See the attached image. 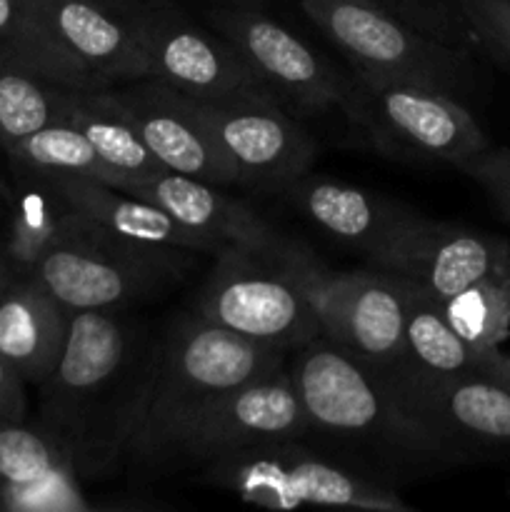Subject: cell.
I'll return each instance as SVG.
<instances>
[{
	"instance_id": "obj_7",
	"label": "cell",
	"mask_w": 510,
	"mask_h": 512,
	"mask_svg": "<svg viewBox=\"0 0 510 512\" xmlns=\"http://www.w3.org/2000/svg\"><path fill=\"white\" fill-rule=\"evenodd\" d=\"M375 370L395 408L450 468L510 455L508 388L480 373L410 378L385 368Z\"/></svg>"
},
{
	"instance_id": "obj_30",
	"label": "cell",
	"mask_w": 510,
	"mask_h": 512,
	"mask_svg": "<svg viewBox=\"0 0 510 512\" xmlns=\"http://www.w3.org/2000/svg\"><path fill=\"white\" fill-rule=\"evenodd\" d=\"M418 33L475 53V40L458 0H370Z\"/></svg>"
},
{
	"instance_id": "obj_12",
	"label": "cell",
	"mask_w": 510,
	"mask_h": 512,
	"mask_svg": "<svg viewBox=\"0 0 510 512\" xmlns=\"http://www.w3.org/2000/svg\"><path fill=\"white\" fill-rule=\"evenodd\" d=\"M303 288L320 325V338L358 355L375 368L403 355L408 285L383 270L333 273L318 260L288 270Z\"/></svg>"
},
{
	"instance_id": "obj_31",
	"label": "cell",
	"mask_w": 510,
	"mask_h": 512,
	"mask_svg": "<svg viewBox=\"0 0 510 512\" xmlns=\"http://www.w3.org/2000/svg\"><path fill=\"white\" fill-rule=\"evenodd\" d=\"M475 48L510 70V0H458Z\"/></svg>"
},
{
	"instance_id": "obj_26",
	"label": "cell",
	"mask_w": 510,
	"mask_h": 512,
	"mask_svg": "<svg viewBox=\"0 0 510 512\" xmlns=\"http://www.w3.org/2000/svg\"><path fill=\"white\" fill-rule=\"evenodd\" d=\"M78 88L0 58V153L35 130L65 123Z\"/></svg>"
},
{
	"instance_id": "obj_10",
	"label": "cell",
	"mask_w": 510,
	"mask_h": 512,
	"mask_svg": "<svg viewBox=\"0 0 510 512\" xmlns=\"http://www.w3.org/2000/svg\"><path fill=\"white\" fill-rule=\"evenodd\" d=\"M345 118L385 153L453 168L490 145L463 100L420 85L355 78Z\"/></svg>"
},
{
	"instance_id": "obj_22",
	"label": "cell",
	"mask_w": 510,
	"mask_h": 512,
	"mask_svg": "<svg viewBox=\"0 0 510 512\" xmlns=\"http://www.w3.org/2000/svg\"><path fill=\"white\" fill-rule=\"evenodd\" d=\"M53 180L80 215L110 233L140 240V243L193 250V253H220L213 240L193 233L148 200L135 198L125 190L98 183L93 178H80V175H55Z\"/></svg>"
},
{
	"instance_id": "obj_17",
	"label": "cell",
	"mask_w": 510,
	"mask_h": 512,
	"mask_svg": "<svg viewBox=\"0 0 510 512\" xmlns=\"http://www.w3.org/2000/svg\"><path fill=\"white\" fill-rule=\"evenodd\" d=\"M368 263L443 303L485 275L510 268V243L498 235L423 218L398 243L370 255Z\"/></svg>"
},
{
	"instance_id": "obj_16",
	"label": "cell",
	"mask_w": 510,
	"mask_h": 512,
	"mask_svg": "<svg viewBox=\"0 0 510 512\" xmlns=\"http://www.w3.org/2000/svg\"><path fill=\"white\" fill-rule=\"evenodd\" d=\"M110 93L165 170L213 185H240L190 95L153 78L113 85Z\"/></svg>"
},
{
	"instance_id": "obj_18",
	"label": "cell",
	"mask_w": 510,
	"mask_h": 512,
	"mask_svg": "<svg viewBox=\"0 0 510 512\" xmlns=\"http://www.w3.org/2000/svg\"><path fill=\"white\" fill-rule=\"evenodd\" d=\"M68 450L38 423L0 418V512H93Z\"/></svg>"
},
{
	"instance_id": "obj_23",
	"label": "cell",
	"mask_w": 510,
	"mask_h": 512,
	"mask_svg": "<svg viewBox=\"0 0 510 512\" xmlns=\"http://www.w3.org/2000/svg\"><path fill=\"white\" fill-rule=\"evenodd\" d=\"M13 190L3 253L18 273H28L45 253L75 238L90 220L73 208L53 178L13 175Z\"/></svg>"
},
{
	"instance_id": "obj_5",
	"label": "cell",
	"mask_w": 510,
	"mask_h": 512,
	"mask_svg": "<svg viewBox=\"0 0 510 512\" xmlns=\"http://www.w3.org/2000/svg\"><path fill=\"white\" fill-rule=\"evenodd\" d=\"M195 253L140 243L90 220L28 270L70 313L130 310L160 298L193 270Z\"/></svg>"
},
{
	"instance_id": "obj_15",
	"label": "cell",
	"mask_w": 510,
	"mask_h": 512,
	"mask_svg": "<svg viewBox=\"0 0 510 512\" xmlns=\"http://www.w3.org/2000/svg\"><path fill=\"white\" fill-rule=\"evenodd\" d=\"M305 433H308V420L298 388L290 370H283L280 365L230 390L205 415L183 448L178 473L188 468H203L238 450L283 443V440H303Z\"/></svg>"
},
{
	"instance_id": "obj_14",
	"label": "cell",
	"mask_w": 510,
	"mask_h": 512,
	"mask_svg": "<svg viewBox=\"0 0 510 512\" xmlns=\"http://www.w3.org/2000/svg\"><path fill=\"white\" fill-rule=\"evenodd\" d=\"M125 193L158 205L185 228L213 240L220 250L235 248L285 270L318 260L300 240L285 238L253 208L220 193V185L165 170L155 178L130 183Z\"/></svg>"
},
{
	"instance_id": "obj_29",
	"label": "cell",
	"mask_w": 510,
	"mask_h": 512,
	"mask_svg": "<svg viewBox=\"0 0 510 512\" xmlns=\"http://www.w3.org/2000/svg\"><path fill=\"white\" fill-rule=\"evenodd\" d=\"M455 333L475 350L500 348L510 335V268L495 270L440 303Z\"/></svg>"
},
{
	"instance_id": "obj_24",
	"label": "cell",
	"mask_w": 510,
	"mask_h": 512,
	"mask_svg": "<svg viewBox=\"0 0 510 512\" xmlns=\"http://www.w3.org/2000/svg\"><path fill=\"white\" fill-rule=\"evenodd\" d=\"M408 285V283H405ZM475 353L453 330L435 298L408 285L403 323V355L385 370L410 378H450L473 373Z\"/></svg>"
},
{
	"instance_id": "obj_1",
	"label": "cell",
	"mask_w": 510,
	"mask_h": 512,
	"mask_svg": "<svg viewBox=\"0 0 510 512\" xmlns=\"http://www.w3.org/2000/svg\"><path fill=\"white\" fill-rule=\"evenodd\" d=\"M160 335L128 310H80L60 363L38 385V423L68 450L83 480L128 465L148 410Z\"/></svg>"
},
{
	"instance_id": "obj_3",
	"label": "cell",
	"mask_w": 510,
	"mask_h": 512,
	"mask_svg": "<svg viewBox=\"0 0 510 512\" xmlns=\"http://www.w3.org/2000/svg\"><path fill=\"white\" fill-rule=\"evenodd\" d=\"M285 350L253 343L183 313L160 335L148 410L125 468L143 480L178 473L180 455L205 415L238 385L283 365Z\"/></svg>"
},
{
	"instance_id": "obj_21",
	"label": "cell",
	"mask_w": 510,
	"mask_h": 512,
	"mask_svg": "<svg viewBox=\"0 0 510 512\" xmlns=\"http://www.w3.org/2000/svg\"><path fill=\"white\" fill-rule=\"evenodd\" d=\"M70 313L30 273H15L0 293V355L35 385L48 380L68 343Z\"/></svg>"
},
{
	"instance_id": "obj_20",
	"label": "cell",
	"mask_w": 510,
	"mask_h": 512,
	"mask_svg": "<svg viewBox=\"0 0 510 512\" xmlns=\"http://www.w3.org/2000/svg\"><path fill=\"white\" fill-rule=\"evenodd\" d=\"M280 193L308 223L350 248L363 250L365 258L395 245L423 223V215L383 195L310 173L283 185Z\"/></svg>"
},
{
	"instance_id": "obj_36",
	"label": "cell",
	"mask_w": 510,
	"mask_h": 512,
	"mask_svg": "<svg viewBox=\"0 0 510 512\" xmlns=\"http://www.w3.org/2000/svg\"><path fill=\"white\" fill-rule=\"evenodd\" d=\"M210 5H230V8H265L268 0H208Z\"/></svg>"
},
{
	"instance_id": "obj_37",
	"label": "cell",
	"mask_w": 510,
	"mask_h": 512,
	"mask_svg": "<svg viewBox=\"0 0 510 512\" xmlns=\"http://www.w3.org/2000/svg\"><path fill=\"white\" fill-rule=\"evenodd\" d=\"M15 273H18V270H15L13 265L8 263V258H5V253H3V250H0V293H3L5 285L10 283V278H13Z\"/></svg>"
},
{
	"instance_id": "obj_27",
	"label": "cell",
	"mask_w": 510,
	"mask_h": 512,
	"mask_svg": "<svg viewBox=\"0 0 510 512\" xmlns=\"http://www.w3.org/2000/svg\"><path fill=\"white\" fill-rule=\"evenodd\" d=\"M3 155L13 175H45V178L80 175V178H93L98 183L113 185L118 190L128 185V180L115 173L95 153L88 138L70 123L45 125L5 150Z\"/></svg>"
},
{
	"instance_id": "obj_19",
	"label": "cell",
	"mask_w": 510,
	"mask_h": 512,
	"mask_svg": "<svg viewBox=\"0 0 510 512\" xmlns=\"http://www.w3.org/2000/svg\"><path fill=\"white\" fill-rule=\"evenodd\" d=\"M28 5L95 88L148 78V60L138 40L105 0H28Z\"/></svg>"
},
{
	"instance_id": "obj_34",
	"label": "cell",
	"mask_w": 510,
	"mask_h": 512,
	"mask_svg": "<svg viewBox=\"0 0 510 512\" xmlns=\"http://www.w3.org/2000/svg\"><path fill=\"white\" fill-rule=\"evenodd\" d=\"M473 373L485 375V378L495 380V383L510 390V355L503 353L500 348L483 350V353H478V358H475Z\"/></svg>"
},
{
	"instance_id": "obj_6",
	"label": "cell",
	"mask_w": 510,
	"mask_h": 512,
	"mask_svg": "<svg viewBox=\"0 0 510 512\" xmlns=\"http://www.w3.org/2000/svg\"><path fill=\"white\" fill-rule=\"evenodd\" d=\"M203 480L250 505L295 510L303 505L408 512L390 485L378 483L303 440L238 450L203 465Z\"/></svg>"
},
{
	"instance_id": "obj_35",
	"label": "cell",
	"mask_w": 510,
	"mask_h": 512,
	"mask_svg": "<svg viewBox=\"0 0 510 512\" xmlns=\"http://www.w3.org/2000/svg\"><path fill=\"white\" fill-rule=\"evenodd\" d=\"M13 195H15L13 185H10L8 180H5L3 175H0V220L8 218L10 205H13Z\"/></svg>"
},
{
	"instance_id": "obj_28",
	"label": "cell",
	"mask_w": 510,
	"mask_h": 512,
	"mask_svg": "<svg viewBox=\"0 0 510 512\" xmlns=\"http://www.w3.org/2000/svg\"><path fill=\"white\" fill-rule=\"evenodd\" d=\"M0 58L25 65L70 88L98 90L88 75L45 33L28 0H0Z\"/></svg>"
},
{
	"instance_id": "obj_4",
	"label": "cell",
	"mask_w": 510,
	"mask_h": 512,
	"mask_svg": "<svg viewBox=\"0 0 510 512\" xmlns=\"http://www.w3.org/2000/svg\"><path fill=\"white\" fill-rule=\"evenodd\" d=\"M315 28L373 83L420 85L453 98L478 93V65L470 50L418 33L370 0H298Z\"/></svg>"
},
{
	"instance_id": "obj_2",
	"label": "cell",
	"mask_w": 510,
	"mask_h": 512,
	"mask_svg": "<svg viewBox=\"0 0 510 512\" xmlns=\"http://www.w3.org/2000/svg\"><path fill=\"white\" fill-rule=\"evenodd\" d=\"M313 448L390 485L450 468L403 418L383 378L358 355L325 338L295 350L290 368Z\"/></svg>"
},
{
	"instance_id": "obj_11",
	"label": "cell",
	"mask_w": 510,
	"mask_h": 512,
	"mask_svg": "<svg viewBox=\"0 0 510 512\" xmlns=\"http://www.w3.org/2000/svg\"><path fill=\"white\" fill-rule=\"evenodd\" d=\"M205 20L223 35L288 110L320 115L330 108L348 113L355 95V75L340 73L328 58L265 15L263 8L210 5Z\"/></svg>"
},
{
	"instance_id": "obj_25",
	"label": "cell",
	"mask_w": 510,
	"mask_h": 512,
	"mask_svg": "<svg viewBox=\"0 0 510 512\" xmlns=\"http://www.w3.org/2000/svg\"><path fill=\"white\" fill-rule=\"evenodd\" d=\"M65 123L78 128L93 145L95 153L115 173L123 175L128 185L165 173L163 163L150 153L148 145L140 140L130 120L118 108L110 88L78 90L65 115Z\"/></svg>"
},
{
	"instance_id": "obj_9",
	"label": "cell",
	"mask_w": 510,
	"mask_h": 512,
	"mask_svg": "<svg viewBox=\"0 0 510 512\" xmlns=\"http://www.w3.org/2000/svg\"><path fill=\"white\" fill-rule=\"evenodd\" d=\"M138 40L148 78L195 100L268 93L238 50L215 30L200 28L173 0H105ZM273 95V93H270Z\"/></svg>"
},
{
	"instance_id": "obj_13",
	"label": "cell",
	"mask_w": 510,
	"mask_h": 512,
	"mask_svg": "<svg viewBox=\"0 0 510 512\" xmlns=\"http://www.w3.org/2000/svg\"><path fill=\"white\" fill-rule=\"evenodd\" d=\"M195 103L240 185L280 190L310 173L318 143L275 95L245 93Z\"/></svg>"
},
{
	"instance_id": "obj_32",
	"label": "cell",
	"mask_w": 510,
	"mask_h": 512,
	"mask_svg": "<svg viewBox=\"0 0 510 512\" xmlns=\"http://www.w3.org/2000/svg\"><path fill=\"white\" fill-rule=\"evenodd\" d=\"M463 175L483 188L500 218L510 223V148H483L458 165Z\"/></svg>"
},
{
	"instance_id": "obj_8",
	"label": "cell",
	"mask_w": 510,
	"mask_h": 512,
	"mask_svg": "<svg viewBox=\"0 0 510 512\" xmlns=\"http://www.w3.org/2000/svg\"><path fill=\"white\" fill-rule=\"evenodd\" d=\"M193 313L253 343L295 353L320 338V325L298 280L278 265L225 248L200 285Z\"/></svg>"
},
{
	"instance_id": "obj_33",
	"label": "cell",
	"mask_w": 510,
	"mask_h": 512,
	"mask_svg": "<svg viewBox=\"0 0 510 512\" xmlns=\"http://www.w3.org/2000/svg\"><path fill=\"white\" fill-rule=\"evenodd\" d=\"M0 418L25 420L28 418V393L25 380L5 363L0 355Z\"/></svg>"
}]
</instances>
